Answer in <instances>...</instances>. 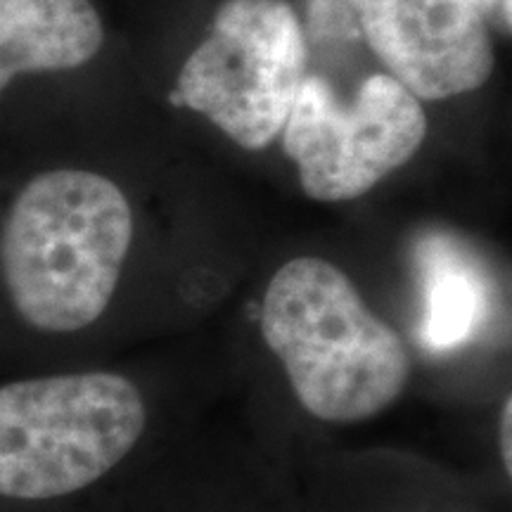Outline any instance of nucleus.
Segmentation results:
<instances>
[{"mask_svg": "<svg viewBox=\"0 0 512 512\" xmlns=\"http://www.w3.org/2000/svg\"><path fill=\"white\" fill-rule=\"evenodd\" d=\"M133 240V211L112 178L53 166L22 183L0 223V280L31 330L74 335L114 299Z\"/></svg>", "mask_w": 512, "mask_h": 512, "instance_id": "1", "label": "nucleus"}, {"mask_svg": "<svg viewBox=\"0 0 512 512\" xmlns=\"http://www.w3.org/2000/svg\"><path fill=\"white\" fill-rule=\"evenodd\" d=\"M259 325L299 406L320 422L373 420L411 382V354L399 332L342 268L320 256H297L275 271Z\"/></svg>", "mask_w": 512, "mask_h": 512, "instance_id": "2", "label": "nucleus"}, {"mask_svg": "<svg viewBox=\"0 0 512 512\" xmlns=\"http://www.w3.org/2000/svg\"><path fill=\"white\" fill-rule=\"evenodd\" d=\"M147 427L131 377L110 370L31 377L0 387V496L53 501L124 463Z\"/></svg>", "mask_w": 512, "mask_h": 512, "instance_id": "3", "label": "nucleus"}, {"mask_svg": "<svg viewBox=\"0 0 512 512\" xmlns=\"http://www.w3.org/2000/svg\"><path fill=\"white\" fill-rule=\"evenodd\" d=\"M309 50L287 0H226L211 36L178 74L183 107L200 112L245 150L283 133Z\"/></svg>", "mask_w": 512, "mask_h": 512, "instance_id": "4", "label": "nucleus"}, {"mask_svg": "<svg viewBox=\"0 0 512 512\" xmlns=\"http://www.w3.org/2000/svg\"><path fill=\"white\" fill-rule=\"evenodd\" d=\"M425 136L420 100L389 74L363 81L349 107L323 76L306 74L283 128V147L311 200L349 202L411 162Z\"/></svg>", "mask_w": 512, "mask_h": 512, "instance_id": "5", "label": "nucleus"}, {"mask_svg": "<svg viewBox=\"0 0 512 512\" xmlns=\"http://www.w3.org/2000/svg\"><path fill=\"white\" fill-rule=\"evenodd\" d=\"M389 76L415 98L446 100L482 88L494 46L472 0H344Z\"/></svg>", "mask_w": 512, "mask_h": 512, "instance_id": "6", "label": "nucleus"}, {"mask_svg": "<svg viewBox=\"0 0 512 512\" xmlns=\"http://www.w3.org/2000/svg\"><path fill=\"white\" fill-rule=\"evenodd\" d=\"M102 48L93 0H0V110L24 81L83 72Z\"/></svg>", "mask_w": 512, "mask_h": 512, "instance_id": "7", "label": "nucleus"}, {"mask_svg": "<svg viewBox=\"0 0 512 512\" xmlns=\"http://www.w3.org/2000/svg\"><path fill=\"white\" fill-rule=\"evenodd\" d=\"M479 309V287L460 271H441L430 294L427 335L434 344H453L465 337Z\"/></svg>", "mask_w": 512, "mask_h": 512, "instance_id": "8", "label": "nucleus"}, {"mask_svg": "<svg viewBox=\"0 0 512 512\" xmlns=\"http://www.w3.org/2000/svg\"><path fill=\"white\" fill-rule=\"evenodd\" d=\"M498 456L505 475L512 477V396H505L498 413Z\"/></svg>", "mask_w": 512, "mask_h": 512, "instance_id": "9", "label": "nucleus"}, {"mask_svg": "<svg viewBox=\"0 0 512 512\" xmlns=\"http://www.w3.org/2000/svg\"><path fill=\"white\" fill-rule=\"evenodd\" d=\"M472 3H486L491 10H496L498 15L505 19V27L510 29V0H472Z\"/></svg>", "mask_w": 512, "mask_h": 512, "instance_id": "10", "label": "nucleus"}]
</instances>
